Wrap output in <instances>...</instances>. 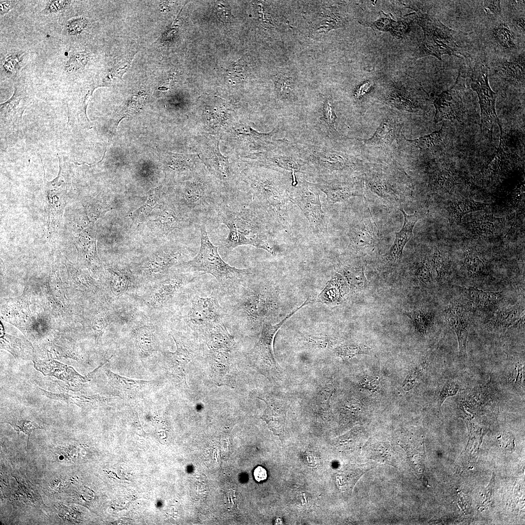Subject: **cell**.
Listing matches in <instances>:
<instances>
[{
    "label": "cell",
    "instance_id": "e7e4bbea",
    "mask_svg": "<svg viewBox=\"0 0 525 525\" xmlns=\"http://www.w3.org/2000/svg\"><path fill=\"white\" fill-rule=\"evenodd\" d=\"M370 83L368 82H366L364 84H362L356 91L355 93H354V96L357 98L362 97L368 90L369 88L370 87Z\"/></svg>",
    "mask_w": 525,
    "mask_h": 525
},
{
    "label": "cell",
    "instance_id": "d6986e66",
    "mask_svg": "<svg viewBox=\"0 0 525 525\" xmlns=\"http://www.w3.org/2000/svg\"><path fill=\"white\" fill-rule=\"evenodd\" d=\"M108 384L121 398L134 400L142 398L154 385V381L135 380L122 376L105 368Z\"/></svg>",
    "mask_w": 525,
    "mask_h": 525
},
{
    "label": "cell",
    "instance_id": "44dd1931",
    "mask_svg": "<svg viewBox=\"0 0 525 525\" xmlns=\"http://www.w3.org/2000/svg\"><path fill=\"white\" fill-rule=\"evenodd\" d=\"M490 65L495 76L524 86L525 51L509 57H497Z\"/></svg>",
    "mask_w": 525,
    "mask_h": 525
},
{
    "label": "cell",
    "instance_id": "484cf974",
    "mask_svg": "<svg viewBox=\"0 0 525 525\" xmlns=\"http://www.w3.org/2000/svg\"><path fill=\"white\" fill-rule=\"evenodd\" d=\"M399 210L403 215V224L401 229L396 232L394 242L385 255L386 259L392 263H397L401 259L404 247L412 237L413 228L419 219L417 212L408 215L402 207Z\"/></svg>",
    "mask_w": 525,
    "mask_h": 525
},
{
    "label": "cell",
    "instance_id": "c3c4849f",
    "mask_svg": "<svg viewBox=\"0 0 525 525\" xmlns=\"http://www.w3.org/2000/svg\"><path fill=\"white\" fill-rule=\"evenodd\" d=\"M415 274L420 281L424 284L430 283L432 276L430 264L426 259L417 263Z\"/></svg>",
    "mask_w": 525,
    "mask_h": 525
},
{
    "label": "cell",
    "instance_id": "4316f807",
    "mask_svg": "<svg viewBox=\"0 0 525 525\" xmlns=\"http://www.w3.org/2000/svg\"><path fill=\"white\" fill-rule=\"evenodd\" d=\"M348 248L357 252H364L374 247L376 237L371 224L361 220L352 223L348 232Z\"/></svg>",
    "mask_w": 525,
    "mask_h": 525
},
{
    "label": "cell",
    "instance_id": "f35d334b",
    "mask_svg": "<svg viewBox=\"0 0 525 525\" xmlns=\"http://www.w3.org/2000/svg\"><path fill=\"white\" fill-rule=\"evenodd\" d=\"M341 472L338 475L339 485L343 489H352L356 482L369 469L362 465H351Z\"/></svg>",
    "mask_w": 525,
    "mask_h": 525
},
{
    "label": "cell",
    "instance_id": "5b68a950",
    "mask_svg": "<svg viewBox=\"0 0 525 525\" xmlns=\"http://www.w3.org/2000/svg\"><path fill=\"white\" fill-rule=\"evenodd\" d=\"M200 246L198 253L192 259L180 264L194 274H209L213 277L224 290H228L251 274L250 268L239 269L230 266L221 258L218 247L211 242L206 224L199 225Z\"/></svg>",
    "mask_w": 525,
    "mask_h": 525
},
{
    "label": "cell",
    "instance_id": "f1b7e54d",
    "mask_svg": "<svg viewBox=\"0 0 525 525\" xmlns=\"http://www.w3.org/2000/svg\"><path fill=\"white\" fill-rule=\"evenodd\" d=\"M1 348L9 351L15 359L31 360L34 358V350L28 341L5 333L1 330Z\"/></svg>",
    "mask_w": 525,
    "mask_h": 525
},
{
    "label": "cell",
    "instance_id": "603a6c76",
    "mask_svg": "<svg viewBox=\"0 0 525 525\" xmlns=\"http://www.w3.org/2000/svg\"><path fill=\"white\" fill-rule=\"evenodd\" d=\"M443 315L456 335L459 355L465 357L466 355L468 321L463 308L459 303L454 302L444 310Z\"/></svg>",
    "mask_w": 525,
    "mask_h": 525
},
{
    "label": "cell",
    "instance_id": "be15d7a7",
    "mask_svg": "<svg viewBox=\"0 0 525 525\" xmlns=\"http://www.w3.org/2000/svg\"><path fill=\"white\" fill-rule=\"evenodd\" d=\"M16 1L12 0H6L0 1V14L3 15L7 13L9 10L12 9L15 4Z\"/></svg>",
    "mask_w": 525,
    "mask_h": 525
},
{
    "label": "cell",
    "instance_id": "681fc988",
    "mask_svg": "<svg viewBox=\"0 0 525 525\" xmlns=\"http://www.w3.org/2000/svg\"><path fill=\"white\" fill-rule=\"evenodd\" d=\"M457 175L448 170H443L438 177V185L446 190H450L454 185L458 184Z\"/></svg>",
    "mask_w": 525,
    "mask_h": 525
},
{
    "label": "cell",
    "instance_id": "4fadbf2b",
    "mask_svg": "<svg viewBox=\"0 0 525 525\" xmlns=\"http://www.w3.org/2000/svg\"><path fill=\"white\" fill-rule=\"evenodd\" d=\"M192 276L189 277L182 274L168 275L155 283L142 296L141 299L150 308H161L171 302L187 283L196 277V276L191 277Z\"/></svg>",
    "mask_w": 525,
    "mask_h": 525
},
{
    "label": "cell",
    "instance_id": "9f6ffc18",
    "mask_svg": "<svg viewBox=\"0 0 525 525\" xmlns=\"http://www.w3.org/2000/svg\"><path fill=\"white\" fill-rule=\"evenodd\" d=\"M5 60H6L4 63L5 71L12 74L17 73L21 67V55H11L9 56Z\"/></svg>",
    "mask_w": 525,
    "mask_h": 525
},
{
    "label": "cell",
    "instance_id": "ba28073f",
    "mask_svg": "<svg viewBox=\"0 0 525 525\" xmlns=\"http://www.w3.org/2000/svg\"><path fill=\"white\" fill-rule=\"evenodd\" d=\"M312 303L309 297L300 306L292 311L279 323L272 324L265 322L262 326L260 337L253 348L248 352L250 365L270 381L279 380L282 370L278 364L273 349L275 335L284 323L295 313L306 305Z\"/></svg>",
    "mask_w": 525,
    "mask_h": 525
},
{
    "label": "cell",
    "instance_id": "2e32d148",
    "mask_svg": "<svg viewBox=\"0 0 525 525\" xmlns=\"http://www.w3.org/2000/svg\"><path fill=\"white\" fill-rule=\"evenodd\" d=\"M463 75L460 70L455 84L450 89L443 91L434 101L436 108L435 123L443 120L459 121L463 116L465 109L460 91L464 86Z\"/></svg>",
    "mask_w": 525,
    "mask_h": 525
},
{
    "label": "cell",
    "instance_id": "91938a15",
    "mask_svg": "<svg viewBox=\"0 0 525 525\" xmlns=\"http://www.w3.org/2000/svg\"><path fill=\"white\" fill-rule=\"evenodd\" d=\"M144 100L145 98L142 96L138 95L134 96L131 99L127 106V113L131 114L138 111L139 108L143 105Z\"/></svg>",
    "mask_w": 525,
    "mask_h": 525
},
{
    "label": "cell",
    "instance_id": "e0dca14e",
    "mask_svg": "<svg viewBox=\"0 0 525 525\" xmlns=\"http://www.w3.org/2000/svg\"><path fill=\"white\" fill-rule=\"evenodd\" d=\"M224 133L233 148L246 152L265 149L272 144L274 132L267 134L260 133L246 123L238 122Z\"/></svg>",
    "mask_w": 525,
    "mask_h": 525
},
{
    "label": "cell",
    "instance_id": "9c48e42d",
    "mask_svg": "<svg viewBox=\"0 0 525 525\" xmlns=\"http://www.w3.org/2000/svg\"><path fill=\"white\" fill-rule=\"evenodd\" d=\"M483 33L486 46L499 57H509L524 51L525 30L508 18L488 19Z\"/></svg>",
    "mask_w": 525,
    "mask_h": 525
},
{
    "label": "cell",
    "instance_id": "6125c7cd",
    "mask_svg": "<svg viewBox=\"0 0 525 525\" xmlns=\"http://www.w3.org/2000/svg\"><path fill=\"white\" fill-rule=\"evenodd\" d=\"M253 475L257 482H262L267 477L266 470L262 466L257 467L254 470Z\"/></svg>",
    "mask_w": 525,
    "mask_h": 525
},
{
    "label": "cell",
    "instance_id": "3957f363",
    "mask_svg": "<svg viewBox=\"0 0 525 525\" xmlns=\"http://www.w3.org/2000/svg\"><path fill=\"white\" fill-rule=\"evenodd\" d=\"M227 193L201 166L182 182L176 192L175 202L194 223L199 225L213 219L220 204Z\"/></svg>",
    "mask_w": 525,
    "mask_h": 525
},
{
    "label": "cell",
    "instance_id": "ffe728a7",
    "mask_svg": "<svg viewBox=\"0 0 525 525\" xmlns=\"http://www.w3.org/2000/svg\"><path fill=\"white\" fill-rule=\"evenodd\" d=\"M316 185L326 195L330 204L343 202L349 198L362 195L361 185L352 180H321Z\"/></svg>",
    "mask_w": 525,
    "mask_h": 525
},
{
    "label": "cell",
    "instance_id": "f6af8a7d",
    "mask_svg": "<svg viewBox=\"0 0 525 525\" xmlns=\"http://www.w3.org/2000/svg\"><path fill=\"white\" fill-rule=\"evenodd\" d=\"M464 265L468 272L472 275H480L486 272V268L481 258L474 254H468L464 259Z\"/></svg>",
    "mask_w": 525,
    "mask_h": 525
},
{
    "label": "cell",
    "instance_id": "ab89813d",
    "mask_svg": "<svg viewBox=\"0 0 525 525\" xmlns=\"http://www.w3.org/2000/svg\"><path fill=\"white\" fill-rule=\"evenodd\" d=\"M5 422L11 425L18 435L22 433L28 436L27 449H28L29 438L32 432L35 429L41 428L37 423L24 420L18 416H11L7 417L5 420Z\"/></svg>",
    "mask_w": 525,
    "mask_h": 525
},
{
    "label": "cell",
    "instance_id": "83f0119b",
    "mask_svg": "<svg viewBox=\"0 0 525 525\" xmlns=\"http://www.w3.org/2000/svg\"><path fill=\"white\" fill-rule=\"evenodd\" d=\"M131 333L135 346L142 358L149 356L157 351L158 341L154 327L150 323L136 324Z\"/></svg>",
    "mask_w": 525,
    "mask_h": 525
},
{
    "label": "cell",
    "instance_id": "7bdbcfd3",
    "mask_svg": "<svg viewBox=\"0 0 525 525\" xmlns=\"http://www.w3.org/2000/svg\"><path fill=\"white\" fill-rule=\"evenodd\" d=\"M335 389L332 384H328L314 396L312 405L318 410L327 412L330 408V399Z\"/></svg>",
    "mask_w": 525,
    "mask_h": 525
},
{
    "label": "cell",
    "instance_id": "cb8c5ba5",
    "mask_svg": "<svg viewBox=\"0 0 525 525\" xmlns=\"http://www.w3.org/2000/svg\"><path fill=\"white\" fill-rule=\"evenodd\" d=\"M171 336L175 343L176 349L174 352H166V356L175 373L182 378L186 384V367L195 356V348L192 343L177 333H172Z\"/></svg>",
    "mask_w": 525,
    "mask_h": 525
},
{
    "label": "cell",
    "instance_id": "ee69618b",
    "mask_svg": "<svg viewBox=\"0 0 525 525\" xmlns=\"http://www.w3.org/2000/svg\"><path fill=\"white\" fill-rule=\"evenodd\" d=\"M370 349L368 346L355 343L343 344L335 349L336 355L342 358H350L361 354H368Z\"/></svg>",
    "mask_w": 525,
    "mask_h": 525
},
{
    "label": "cell",
    "instance_id": "52a82bcc",
    "mask_svg": "<svg viewBox=\"0 0 525 525\" xmlns=\"http://www.w3.org/2000/svg\"><path fill=\"white\" fill-rule=\"evenodd\" d=\"M59 170L52 180H46L44 176L45 224L50 237L57 234L60 228L64 209L71 190L73 175L72 164L68 158L58 155Z\"/></svg>",
    "mask_w": 525,
    "mask_h": 525
},
{
    "label": "cell",
    "instance_id": "b9f144b4",
    "mask_svg": "<svg viewBox=\"0 0 525 525\" xmlns=\"http://www.w3.org/2000/svg\"><path fill=\"white\" fill-rule=\"evenodd\" d=\"M158 197L159 191L158 188L151 190L148 192L145 202L142 206L130 213L131 217L137 220H142V219L145 218L150 213L157 205Z\"/></svg>",
    "mask_w": 525,
    "mask_h": 525
},
{
    "label": "cell",
    "instance_id": "5bb4252c",
    "mask_svg": "<svg viewBox=\"0 0 525 525\" xmlns=\"http://www.w3.org/2000/svg\"><path fill=\"white\" fill-rule=\"evenodd\" d=\"M186 252L184 247L174 245L151 255L141 265V275L149 280L164 278L172 268L183 262Z\"/></svg>",
    "mask_w": 525,
    "mask_h": 525
},
{
    "label": "cell",
    "instance_id": "f5cc1de1",
    "mask_svg": "<svg viewBox=\"0 0 525 525\" xmlns=\"http://www.w3.org/2000/svg\"><path fill=\"white\" fill-rule=\"evenodd\" d=\"M422 368L418 366L413 368L409 373L402 385V388L406 391L412 389L415 385L421 374Z\"/></svg>",
    "mask_w": 525,
    "mask_h": 525
},
{
    "label": "cell",
    "instance_id": "8992f818",
    "mask_svg": "<svg viewBox=\"0 0 525 525\" xmlns=\"http://www.w3.org/2000/svg\"><path fill=\"white\" fill-rule=\"evenodd\" d=\"M199 284L190 294L182 317L186 325L199 334L209 326L224 321L225 313L222 304L224 290L218 283Z\"/></svg>",
    "mask_w": 525,
    "mask_h": 525
},
{
    "label": "cell",
    "instance_id": "ac0fdd59",
    "mask_svg": "<svg viewBox=\"0 0 525 525\" xmlns=\"http://www.w3.org/2000/svg\"><path fill=\"white\" fill-rule=\"evenodd\" d=\"M73 243L78 252V260L92 271L100 270L102 264L97 254L95 226L78 225L73 233Z\"/></svg>",
    "mask_w": 525,
    "mask_h": 525
},
{
    "label": "cell",
    "instance_id": "e575fe53",
    "mask_svg": "<svg viewBox=\"0 0 525 525\" xmlns=\"http://www.w3.org/2000/svg\"><path fill=\"white\" fill-rule=\"evenodd\" d=\"M488 206V204L472 199H463L451 202L447 210L450 216L453 220L459 223L465 214L482 210Z\"/></svg>",
    "mask_w": 525,
    "mask_h": 525
},
{
    "label": "cell",
    "instance_id": "680465c9",
    "mask_svg": "<svg viewBox=\"0 0 525 525\" xmlns=\"http://www.w3.org/2000/svg\"><path fill=\"white\" fill-rule=\"evenodd\" d=\"M71 1L51 0L47 3L46 10L49 13H56L64 10L70 3Z\"/></svg>",
    "mask_w": 525,
    "mask_h": 525
},
{
    "label": "cell",
    "instance_id": "94428289",
    "mask_svg": "<svg viewBox=\"0 0 525 525\" xmlns=\"http://www.w3.org/2000/svg\"><path fill=\"white\" fill-rule=\"evenodd\" d=\"M359 384L362 387L372 391L377 390L379 387V383L377 379L372 376L364 377L360 381Z\"/></svg>",
    "mask_w": 525,
    "mask_h": 525
},
{
    "label": "cell",
    "instance_id": "1f68e13d",
    "mask_svg": "<svg viewBox=\"0 0 525 525\" xmlns=\"http://www.w3.org/2000/svg\"><path fill=\"white\" fill-rule=\"evenodd\" d=\"M391 104L400 110L416 112L420 108L417 97L411 92L402 87L393 88L388 97Z\"/></svg>",
    "mask_w": 525,
    "mask_h": 525
},
{
    "label": "cell",
    "instance_id": "816d5d0a",
    "mask_svg": "<svg viewBox=\"0 0 525 525\" xmlns=\"http://www.w3.org/2000/svg\"><path fill=\"white\" fill-rule=\"evenodd\" d=\"M276 88L278 96L281 98L285 99L292 94L294 85L289 78H280L276 83Z\"/></svg>",
    "mask_w": 525,
    "mask_h": 525
},
{
    "label": "cell",
    "instance_id": "d590c367",
    "mask_svg": "<svg viewBox=\"0 0 525 525\" xmlns=\"http://www.w3.org/2000/svg\"><path fill=\"white\" fill-rule=\"evenodd\" d=\"M337 272L341 274L353 288L363 289L367 287L368 281L365 275L364 268L362 265H344L340 267Z\"/></svg>",
    "mask_w": 525,
    "mask_h": 525
},
{
    "label": "cell",
    "instance_id": "d6a6232c",
    "mask_svg": "<svg viewBox=\"0 0 525 525\" xmlns=\"http://www.w3.org/2000/svg\"><path fill=\"white\" fill-rule=\"evenodd\" d=\"M464 295L474 308H487L495 305L501 298L500 292H486L474 288H464Z\"/></svg>",
    "mask_w": 525,
    "mask_h": 525
},
{
    "label": "cell",
    "instance_id": "7dc6e473",
    "mask_svg": "<svg viewBox=\"0 0 525 525\" xmlns=\"http://www.w3.org/2000/svg\"><path fill=\"white\" fill-rule=\"evenodd\" d=\"M459 389V385L457 382L452 380L446 382L441 388L438 396L437 405L439 406V409H440L443 402L447 398L456 395Z\"/></svg>",
    "mask_w": 525,
    "mask_h": 525
},
{
    "label": "cell",
    "instance_id": "9a60e30c",
    "mask_svg": "<svg viewBox=\"0 0 525 525\" xmlns=\"http://www.w3.org/2000/svg\"><path fill=\"white\" fill-rule=\"evenodd\" d=\"M14 88L12 96L0 105L1 124L13 132L20 127L22 114L31 101L25 84L20 78L15 79Z\"/></svg>",
    "mask_w": 525,
    "mask_h": 525
},
{
    "label": "cell",
    "instance_id": "60d3db41",
    "mask_svg": "<svg viewBox=\"0 0 525 525\" xmlns=\"http://www.w3.org/2000/svg\"><path fill=\"white\" fill-rule=\"evenodd\" d=\"M405 314L412 320L416 330L423 336L432 323V315L422 311L406 312Z\"/></svg>",
    "mask_w": 525,
    "mask_h": 525
},
{
    "label": "cell",
    "instance_id": "7a4b0ae2",
    "mask_svg": "<svg viewBox=\"0 0 525 525\" xmlns=\"http://www.w3.org/2000/svg\"><path fill=\"white\" fill-rule=\"evenodd\" d=\"M240 180L249 187L252 201L273 225L287 227L290 220L287 208L288 189L277 171L251 167L240 172Z\"/></svg>",
    "mask_w": 525,
    "mask_h": 525
},
{
    "label": "cell",
    "instance_id": "8d00e7d4",
    "mask_svg": "<svg viewBox=\"0 0 525 525\" xmlns=\"http://www.w3.org/2000/svg\"><path fill=\"white\" fill-rule=\"evenodd\" d=\"M406 143L413 146L422 152H436L443 146V139L440 130L414 140L404 139Z\"/></svg>",
    "mask_w": 525,
    "mask_h": 525
},
{
    "label": "cell",
    "instance_id": "6da1fadb",
    "mask_svg": "<svg viewBox=\"0 0 525 525\" xmlns=\"http://www.w3.org/2000/svg\"><path fill=\"white\" fill-rule=\"evenodd\" d=\"M213 219L228 230L220 244L223 252L230 253L239 246L251 245L276 254L271 243L272 226L252 200L237 190L225 195Z\"/></svg>",
    "mask_w": 525,
    "mask_h": 525
},
{
    "label": "cell",
    "instance_id": "7402d4cb",
    "mask_svg": "<svg viewBox=\"0 0 525 525\" xmlns=\"http://www.w3.org/2000/svg\"><path fill=\"white\" fill-rule=\"evenodd\" d=\"M266 404V408L262 417L273 434L279 437L283 446L285 445L284 428L288 404L284 401L275 398H259Z\"/></svg>",
    "mask_w": 525,
    "mask_h": 525
},
{
    "label": "cell",
    "instance_id": "db71d44e",
    "mask_svg": "<svg viewBox=\"0 0 525 525\" xmlns=\"http://www.w3.org/2000/svg\"><path fill=\"white\" fill-rule=\"evenodd\" d=\"M323 120L329 128L333 131H337L334 123L337 118L333 107L330 102H327L324 105Z\"/></svg>",
    "mask_w": 525,
    "mask_h": 525
},
{
    "label": "cell",
    "instance_id": "d4e9b609",
    "mask_svg": "<svg viewBox=\"0 0 525 525\" xmlns=\"http://www.w3.org/2000/svg\"><path fill=\"white\" fill-rule=\"evenodd\" d=\"M402 123L397 117L388 115L384 119L369 139L363 140L367 146L376 148L389 147L400 135Z\"/></svg>",
    "mask_w": 525,
    "mask_h": 525
},
{
    "label": "cell",
    "instance_id": "11a10c76",
    "mask_svg": "<svg viewBox=\"0 0 525 525\" xmlns=\"http://www.w3.org/2000/svg\"><path fill=\"white\" fill-rule=\"evenodd\" d=\"M432 264L437 273L438 277L441 278L445 273L444 260L438 249H436L434 252L432 259Z\"/></svg>",
    "mask_w": 525,
    "mask_h": 525
},
{
    "label": "cell",
    "instance_id": "4dcf8cb0",
    "mask_svg": "<svg viewBox=\"0 0 525 525\" xmlns=\"http://www.w3.org/2000/svg\"><path fill=\"white\" fill-rule=\"evenodd\" d=\"M505 218H500L493 214H485L471 222H468L473 233L481 236L491 235L498 231L504 225Z\"/></svg>",
    "mask_w": 525,
    "mask_h": 525
},
{
    "label": "cell",
    "instance_id": "277c9868",
    "mask_svg": "<svg viewBox=\"0 0 525 525\" xmlns=\"http://www.w3.org/2000/svg\"><path fill=\"white\" fill-rule=\"evenodd\" d=\"M417 19L422 28L424 36L413 55L415 59L432 55L441 60L444 54L457 57L460 55L467 61L472 58L473 45L465 33L447 27L438 19L428 15H422Z\"/></svg>",
    "mask_w": 525,
    "mask_h": 525
},
{
    "label": "cell",
    "instance_id": "6f0895ef",
    "mask_svg": "<svg viewBox=\"0 0 525 525\" xmlns=\"http://www.w3.org/2000/svg\"><path fill=\"white\" fill-rule=\"evenodd\" d=\"M87 21L84 18L71 19L68 24V30L69 33L75 35L82 32L86 27Z\"/></svg>",
    "mask_w": 525,
    "mask_h": 525
},
{
    "label": "cell",
    "instance_id": "f546056e",
    "mask_svg": "<svg viewBox=\"0 0 525 525\" xmlns=\"http://www.w3.org/2000/svg\"><path fill=\"white\" fill-rule=\"evenodd\" d=\"M109 284L113 294L122 295L130 290L135 284V278L131 272L125 268H109Z\"/></svg>",
    "mask_w": 525,
    "mask_h": 525
},
{
    "label": "cell",
    "instance_id": "7c38bea8",
    "mask_svg": "<svg viewBox=\"0 0 525 525\" xmlns=\"http://www.w3.org/2000/svg\"><path fill=\"white\" fill-rule=\"evenodd\" d=\"M489 66L485 60H477L471 73V87L477 94L481 110L480 127L491 137L493 126L497 123L501 127L495 110L497 94L491 89L488 82Z\"/></svg>",
    "mask_w": 525,
    "mask_h": 525
},
{
    "label": "cell",
    "instance_id": "30bf717a",
    "mask_svg": "<svg viewBox=\"0 0 525 525\" xmlns=\"http://www.w3.org/2000/svg\"><path fill=\"white\" fill-rule=\"evenodd\" d=\"M288 189V200L298 206L307 218L313 233L319 238L327 234V227L322 204L320 190L316 184L304 179Z\"/></svg>",
    "mask_w": 525,
    "mask_h": 525
},
{
    "label": "cell",
    "instance_id": "bcb514c9",
    "mask_svg": "<svg viewBox=\"0 0 525 525\" xmlns=\"http://www.w3.org/2000/svg\"><path fill=\"white\" fill-rule=\"evenodd\" d=\"M109 323V317L107 312L102 310L93 318L91 322V327L96 336V340L99 342L101 339L104 332Z\"/></svg>",
    "mask_w": 525,
    "mask_h": 525
},
{
    "label": "cell",
    "instance_id": "8fae6325",
    "mask_svg": "<svg viewBox=\"0 0 525 525\" xmlns=\"http://www.w3.org/2000/svg\"><path fill=\"white\" fill-rule=\"evenodd\" d=\"M201 143L200 158L206 168L227 193L236 190L240 181L239 173L231 167L228 159L220 152L219 143L220 137L206 134Z\"/></svg>",
    "mask_w": 525,
    "mask_h": 525
},
{
    "label": "cell",
    "instance_id": "74e56055",
    "mask_svg": "<svg viewBox=\"0 0 525 525\" xmlns=\"http://www.w3.org/2000/svg\"><path fill=\"white\" fill-rule=\"evenodd\" d=\"M521 315L520 311L515 307L506 308L497 313L495 319L501 326H520L524 324L525 319L524 315Z\"/></svg>",
    "mask_w": 525,
    "mask_h": 525
},
{
    "label": "cell",
    "instance_id": "836d02e7",
    "mask_svg": "<svg viewBox=\"0 0 525 525\" xmlns=\"http://www.w3.org/2000/svg\"><path fill=\"white\" fill-rule=\"evenodd\" d=\"M345 280V278L341 274L336 273L319 294L311 297L312 302L327 304L339 301L343 295L340 284Z\"/></svg>",
    "mask_w": 525,
    "mask_h": 525
},
{
    "label": "cell",
    "instance_id": "f907efd6",
    "mask_svg": "<svg viewBox=\"0 0 525 525\" xmlns=\"http://www.w3.org/2000/svg\"><path fill=\"white\" fill-rule=\"evenodd\" d=\"M484 13L488 19L494 18L502 16L500 0L480 1Z\"/></svg>",
    "mask_w": 525,
    "mask_h": 525
}]
</instances>
